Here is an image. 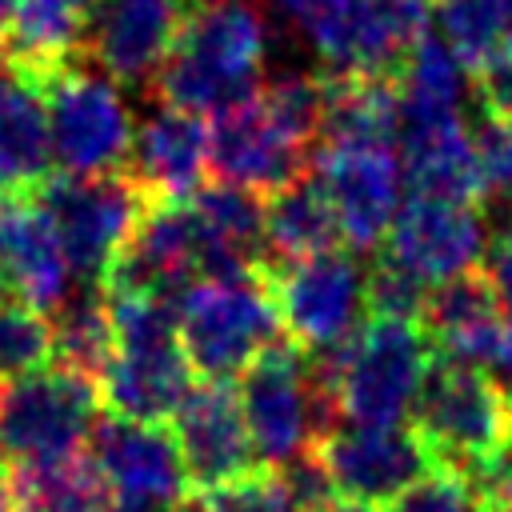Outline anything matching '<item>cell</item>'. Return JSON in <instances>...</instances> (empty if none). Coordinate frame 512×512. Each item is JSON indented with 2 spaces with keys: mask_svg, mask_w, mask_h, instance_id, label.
Wrapping results in <instances>:
<instances>
[{
  "mask_svg": "<svg viewBox=\"0 0 512 512\" xmlns=\"http://www.w3.org/2000/svg\"><path fill=\"white\" fill-rule=\"evenodd\" d=\"M308 364L340 420L404 424L436 364V348L420 320L368 316L348 340L308 352Z\"/></svg>",
  "mask_w": 512,
  "mask_h": 512,
  "instance_id": "1",
  "label": "cell"
},
{
  "mask_svg": "<svg viewBox=\"0 0 512 512\" xmlns=\"http://www.w3.org/2000/svg\"><path fill=\"white\" fill-rule=\"evenodd\" d=\"M268 60V20L252 0H192L168 60L156 72L164 104L220 112L256 92Z\"/></svg>",
  "mask_w": 512,
  "mask_h": 512,
  "instance_id": "2",
  "label": "cell"
},
{
  "mask_svg": "<svg viewBox=\"0 0 512 512\" xmlns=\"http://www.w3.org/2000/svg\"><path fill=\"white\" fill-rule=\"evenodd\" d=\"M176 340L204 380L240 376L268 344L280 340V316L268 272L196 276L176 292Z\"/></svg>",
  "mask_w": 512,
  "mask_h": 512,
  "instance_id": "3",
  "label": "cell"
},
{
  "mask_svg": "<svg viewBox=\"0 0 512 512\" xmlns=\"http://www.w3.org/2000/svg\"><path fill=\"white\" fill-rule=\"evenodd\" d=\"M416 432L436 464L480 476L512 452V396L504 380L484 368L436 360L416 400Z\"/></svg>",
  "mask_w": 512,
  "mask_h": 512,
  "instance_id": "4",
  "label": "cell"
},
{
  "mask_svg": "<svg viewBox=\"0 0 512 512\" xmlns=\"http://www.w3.org/2000/svg\"><path fill=\"white\" fill-rule=\"evenodd\" d=\"M100 420V384L64 364L0 380V460L8 468L84 452Z\"/></svg>",
  "mask_w": 512,
  "mask_h": 512,
  "instance_id": "5",
  "label": "cell"
},
{
  "mask_svg": "<svg viewBox=\"0 0 512 512\" xmlns=\"http://www.w3.org/2000/svg\"><path fill=\"white\" fill-rule=\"evenodd\" d=\"M240 408L256 448V460L276 468L300 452H308L324 432L336 428V404L316 384L308 352L292 340L268 344L240 372Z\"/></svg>",
  "mask_w": 512,
  "mask_h": 512,
  "instance_id": "6",
  "label": "cell"
},
{
  "mask_svg": "<svg viewBox=\"0 0 512 512\" xmlns=\"http://www.w3.org/2000/svg\"><path fill=\"white\" fill-rule=\"evenodd\" d=\"M44 84L52 168L64 176L120 172L132 152V108L108 72L64 64Z\"/></svg>",
  "mask_w": 512,
  "mask_h": 512,
  "instance_id": "7",
  "label": "cell"
},
{
  "mask_svg": "<svg viewBox=\"0 0 512 512\" xmlns=\"http://www.w3.org/2000/svg\"><path fill=\"white\" fill-rule=\"evenodd\" d=\"M312 156V180L332 204L340 240L352 252H372L404 200V164L392 140L320 136Z\"/></svg>",
  "mask_w": 512,
  "mask_h": 512,
  "instance_id": "8",
  "label": "cell"
},
{
  "mask_svg": "<svg viewBox=\"0 0 512 512\" xmlns=\"http://www.w3.org/2000/svg\"><path fill=\"white\" fill-rule=\"evenodd\" d=\"M36 200L44 204V212L68 252L72 276L84 284H104L108 268L124 252V244L148 204L144 192L120 172H104V176H64L60 172L56 180H44Z\"/></svg>",
  "mask_w": 512,
  "mask_h": 512,
  "instance_id": "9",
  "label": "cell"
},
{
  "mask_svg": "<svg viewBox=\"0 0 512 512\" xmlns=\"http://www.w3.org/2000/svg\"><path fill=\"white\" fill-rule=\"evenodd\" d=\"M280 332L304 348L324 352L348 340L368 316V272L352 252H320L268 272Z\"/></svg>",
  "mask_w": 512,
  "mask_h": 512,
  "instance_id": "10",
  "label": "cell"
},
{
  "mask_svg": "<svg viewBox=\"0 0 512 512\" xmlns=\"http://www.w3.org/2000/svg\"><path fill=\"white\" fill-rule=\"evenodd\" d=\"M308 144L296 124H288L260 92H248L220 112H212L208 124V168L216 180L272 196L284 184L304 176Z\"/></svg>",
  "mask_w": 512,
  "mask_h": 512,
  "instance_id": "11",
  "label": "cell"
},
{
  "mask_svg": "<svg viewBox=\"0 0 512 512\" xmlns=\"http://www.w3.org/2000/svg\"><path fill=\"white\" fill-rule=\"evenodd\" d=\"M488 248V224L484 212L472 200H448L412 192L400 200L388 232H384V256L388 264L404 268L420 284L436 288L452 276L476 272Z\"/></svg>",
  "mask_w": 512,
  "mask_h": 512,
  "instance_id": "12",
  "label": "cell"
},
{
  "mask_svg": "<svg viewBox=\"0 0 512 512\" xmlns=\"http://www.w3.org/2000/svg\"><path fill=\"white\" fill-rule=\"evenodd\" d=\"M312 452L320 456L332 492L340 500H360V504H388L400 488H408L436 464L416 424L332 428L312 444Z\"/></svg>",
  "mask_w": 512,
  "mask_h": 512,
  "instance_id": "13",
  "label": "cell"
},
{
  "mask_svg": "<svg viewBox=\"0 0 512 512\" xmlns=\"http://www.w3.org/2000/svg\"><path fill=\"white\" fill-rule=\"evenodd\" d=\"M92 460L124 508H168L188 500V472L164 424L108 412L92 428Z\"/></svg>",
  "mask_w": 512,
  "mask_h": 512,
  "instance_id": "14",
  "label": "cell"
},
{
  "mask_svg": "<svg viewBox=\"0 0 512 512\" xmlns=\"http://www.w3.org/2000/svg\"><path fill=\"white\" fill-rule=\"evenodd\" d=\"M172 440L196 492L220 488L260 464L240 396L228 380H204L188 388V396L172 412Z\"/></svg>",
  "mask_w": 512,
  "mask_h": 512,
  "instance_id": "15",
  "label": "cell"
},
{
  "mask_svg": "<svg viewBox=\"0 0 512 512\" xmlns=\"http://www.w3.org/2000/svg\"><path fill=\"white\" fill-rule=\"evenodd\" d=\"M420 324L440 360L472 364L492 376L512 372V324L496 308L484 272H464L428 292Z\"/></svg>",
  "mask_w": 512,
  "mask_h": 512,
  "instance_id": "16",
  "label": "cell"
},
{
  "mask_svg": "<svg viewBox=\"0 0 512 512\" xmlns=\"http://www.w3.org/2000/svg\"><path fill=\"white\" fill-rule=\"evenodd\" d=\"M192 0H96L88 20V52L120 84H140L168 60Z\"/></svg>",
  "mask_w": 512,
  "mask_h": 512,
  "instance_id": "17",
  "label": "cell"
},
{
  "mask_svg": "<svg viewBox=\"0 0 512 512\" xmlns=\"http://www.w3.org/2000/svg\"><path fill=\"white\" fill-rule=\"evenodd\" d=\"M200 276V228L188 200L144 204L124 252L108 268L100 288H140L176 296Z\"/></svg>",
  "mask_w": 512,
  "mask_h": 512,
  "instance_id": "18",
  "label": "cell"
},
{
  "mask_svg": "<svg viewBox=\"0 0 512 512\" xmlns=\"http://www.w3.org/2000/svg\"><path fill=\"white\" fill-rule=\"evenodd\" d=\"M0 272L16 300L52 312L72 292L68 252L36 200V192H16L0 204Z\"/></svg>",
  "mask_w": 512,
  "mask_h": 512,
  "instance_id": "19",
  "label": "cell"
},
{
  "mask_svg": "<svg viewBox=\"0 0 512 512\" xmlns=\"http://www.w3.org/2000/svg\"><path fill=\"white\" fill-rule=\"evenodd\" d=\"M208 172V124L200 112L160 104L132 132L128 180L144 200H188Z\"/></svg>",
  "mask_w": 512,
  "mask_h": 512,
  "instance_id": "20",
  "label": "cell"
},
{
  "mask_svg": "<svg viewBox=\"0 0 512 512\" xmlns=\"http://www.w3.org/2000/svg\"><path fill=\"white\" fill-rule=\"evenodd\" d=\"M100 400L112 416L164 424L192 388V364L180 340L116 344L108 368L100 372Z\"/></svg>",
  "mask_w": 512,
  "mask_h": 512,
  "instance_id": "21",
  "label": "cell"
},
{
  "mask_svg": "<svg viewBox=\"0 0 512 512\" xmlns=\"http://www.w3.org/2000/svg\"><path fill=\"white\" fill-rule=\"evenodd\" d=\"M192 216L200 228V276H240L264 268V200L260 192L212 180L192 196Z\"/></svg>",
  "mask_w": 512,
  "mask_h": 512,
  "instance_id": "22",
  "label": "cell"
},
{
  "mask_svg": "<svg viewBox=\"0 0 512 512\" xmlns=\"http://www.w3.org/2000/svg\"><path fill=\"white\" fill-rule=\"evenodd\" d=\"M428 32V0H356L328 76H392Z\"/></svg>",
  "mask_w": 512,
  "mask_h": 512,
  "instance_id": "23",
  "label": "cell"
},
{
  "mask_svg": "<svg viewBox=\"0 0 512 512\" xmlns=\"http://www.w3.org/2000/svg\"><path fill=\"white\" fill-rule=\"evenodd\" d=\"M400 164L404 180L416 192L448 196V200H484L480 196V168H476V140L464 124V112L456 116H424V120H400Z\"/></svg>",
  "mask_w": 512,
  "mask_h": 512,
  "instance_id": "24",
  "label": "cell"
},
{
  "mask_svg": "<svg viewBox=\"0 0 512 512\" xmlns=\"http://www.w3.org/2000/svg\"><path fill=\"white\" fill-rule=\"evenodd\" d=\"M52 172L44 84L12 64H0V188L40 192Z\"/></svg>",
  "mask_w": 512,
  "mask_h": 512,
  "instance_id": "25",
  "label": "cell"
},
{
  "mask_svg": "<svg viewBox=\"0 0 512 512\" xmlns=\"http://www.w3.org/2000/svg\"><path fill=\"white\" fill-rule=\"evenodd\" d=\"M88 8L80 0H16L8 32L0 40L4 64L48 80L76 60V48L88 32Z\"/></svg>",
  "mask_w": 512,
  "mask_h": 512,
  "instance_id": "26",
  "label": "cell"
},
{
  "mask_svg": "<svg viewBox=\"0 0 512 512\" xmlns=\"http://www.w3.org/2000/svg\"><path fill=\"white\" fill-rule=\"evenodd\" d=\"M8 472L16 512H116V496L100 464L84 452L44 464H20Z\"/></svg>",
  "mask_w": 512,
  "mask_h": 512,
  "instance_id": "27",
  "label": "cell"
},
{
  "mask_svg": "<svg viewBox=\"0 0 512 512\" xmlns=\"http://www.w3.org/2000/svg\"><path fill=\"white\" fill-rule=\"evenodd\" d=\"M340 244V228L332 216V204L324 200L320 184L312 176H300L268 196L264 204V248L280 264L308 260L320 252H332Z\"/></svg>",
  "mask_w": 512,
  "mask_h": 512,
  "instance_id": "28",
  "label": "cell"
},
{
  "mask_svg": "<svg viewBox=\"0 0 512 512\" xmlns=\"http://www.w3.org/2000/svg\"><path fill=\"white\" fill-rule=\"evenodd\" d=\"M436 36L468 72H488L512 60V0H440Z\"/></svg>",
  "mask_w": 512,
  "mask_h": 512,
  "instance_id": "29",
  "label": "cell"
},
{
  "mask_svg": "<svg viewBox=\"0 0 512 512\" xmlns=\"http://www.w3.org/2000/svg\"><path fill=\"white\" fill-rule=\"evenodd\" d=\"M468 92V68L452 56V48L424 32L420 44L400 64V120H424V116H456L464 112Z\"/></svg>",
  "mask_w": 512,
  "mask_h": 512,
  "instance_id": "30",
  "label": "cell"
},
{
  "mask_svg": "<svg viewBox=\"0 0 512 512\" xmlns=\"http://www.w3.org/2000/svg\"><path fill=\"white\" fill-rule=\"evenodd\" d=\"M48 324H52V360L100 380L116 348L100 284H84L80 292H68L64 304L52 308Z\"/></svg>",
  "mask_w": 512,
  "mask_h": 512,
  "instance_id": "31",
  "label": "cell"
},
{
  "mask_svg": "<svg viewBox=\"0 0 512 512\" xmlns=\"http://www.w3.org/2000/svg\"><path fill=\"white\" fill-rule=\"evenodd\" d=\"M52 360V324L40 308L0 296V380Z\"/></svg>",
  "mask_w": 512,
  "mask_h": 512,
  "instance_id": "32",
  "label": "cell"
},
{
  "mask_svg": "<svg viewBox=\"0 0 512 512\" xmlns=\"http://www.w3.org/2000/svg\"><path fill=\"white\" fill-rule=\"evenodd\" d=\"M384 512H488V500L480 496V484L460 468L432 464L420 480L400 488Z\"/></svg>",
  "mask_w": 512,
  "mask_h": 512,
  "instance_id": "33",
  "label": "cell"
},
{
  "mask_svg": "<svg viewBox=\"0 0 512 512\" xmlns=\"http://www.w3.org/2000/svg\"><path fill=\"white\" fill-rule=\"evenodd\" d=\"M196 504H200V512H300L292 504L284 480L268 464H256L252 472H244L220 488L196 492Z\"/></svg>",
  "mask_w": 512,
  "mask_h": 512,
  "instance_id": "34",
  "label": "cell"
},
{
  "mask_svg": "<svg viewBox=\"0 0 512 512\" xmlns=\"http://www.w3.org/2000/svg\"><path fill=\"white\" fill-rule=\"evenodd\" d=\"M428 284L408 276L404 268L380 260L368 272V316H400V320H420L428 304Z\"/></svg>",
  "mask_w": 512,
  "mask_h": 512,
  "instance_id": "35",
  "label": "cell"
},
{
  "mask_svg": "<svg viewBox=\"0 0 512 512\" xmlns=\"http://www.w3.org/2000/svg\"><path fill=\"white\" fill-rule=\"evenodd\" d=\"M300 32L304 40L312 44V52L328 64L336 44H340V32H344V20L352 12L356 0H272Z\"/></svg>",
  "mask_w": 512,
  "mask_h": 512,
  "instance_id": "36",
  "label": "cell"
},
{
  "mask_svg": "<svg viewBox=\"0 0 512 512\" xmlns=\"http://www.w3.org/2000/svg\"><path fill=\"white\" fill-rule=\"evenodd\" d=\"M476 168H480V196L512 204V124L484 120L476 132Z\"/></svg>",
  "mask_w": 512,
  "mask_h": 512,
  "instance_id": "37",
  "label": "cell"
},
{
  "mask_svg": "<svg viewBox=\"0 0 512 512\" xmlns=\"http://www.w3.org/2000/svg\"><path fill=\"white\" fill-rule=\"evenodd\" d=\"M484 280L496 296V308L504 312V320L512 324V224L504 232H496V240L484 248Z\"/></svg>",
  "mask_w": 512,
  "mask_h": 512,
  "instance_id": "38",
  "label": "cell"
},
{
  "mask_svg": "<svg viewBox=\"0 0 512 512\" xmlns=\"http://www.w3.org/2000/svg\"><path fill=\"white\" fill-rule=\"evenodd\" d=\"M480 104L492 120L512 124V60L480 72Z\"/></svg>",
  "mask_w": 512,
  "mask_h": 512,
  "instance_id": "39",
  "label": "cell"
},
{
  "mask_svg": "<svg viewBox=\"0 0 512 512\" xmlns=\"http://www.w3.org/2000/svg\"><path fill=\"white\" fill-rule=\"evenodd\" d=\"M0 512H16V496H12V472L0 460Z\"/></svg>",
  "mask_w": 512,
  "mask_h": 512,
  "instance_id": "40",
  "label": "cell"
},
{
  "mask_svg": "<svg viewBox=\"0 0 512 512\" xmlns=\"http://www.w3.org/2000/svg\"><path fill=\"white\" fill-rule=\"evenodd\" d=\"M324 512H380V508H376V504H360V500H340V496H336Z\"/></svg>",
  "mask_w": 512,
  "mask_h": 512,
  "instance_id": "41",
  "label": "cell"
},
{
  "mask_svg": "<svg viewBox=\"0 0 512 512\" xmlns=\"http://www.w3.org/2000/svg\"><path fill=\"white\" fill-rule=\"evenodd\" d=\"M12 8H16V0H0V40H4V32H8V20H12Z\"/></svg>",
  "mask_w": 512,
  "mask_h": 512,
  "instance_id": "42",
  "label": "cell"
},
{
  "mask_svg": "<svg viewBox=\"0 0 512 512\" xmlns=\"http://www.w3.org/2000/svg\"><path fill=\"white\" fill-rule=\"evenodd\" d=\"M172 508V504H168ZM168 508H124V504H116V512H168Z\"/></svg>",
  "mask_w": 512,
  "mask_h": 512,
  "instance_id": "43",
  "label": "cell"
},
{
  "mask_svg": "<svg viewBox=\"0 0 512 512\" xmlns=\"http://www.w3.org/2000/svg\"><path fill=\"white\" fill-rule=\"evenodd\" d=\"M504 388H508V396H512V372H508V376H504Z\"/></svg>",
  "mask_w": 512,
  "mask_h": 512,
  "instance_id": "44",
  "label": "cell"
},
{
  "mask_svg": "<svg viewBox=\"0 0 512 512\" xmlns=\"http://www.w3.org/2000/svg\"><path fill=\"white\" fill-rule=\"evenodd\" d=\"M4 288H8V284H4V272H0V296H4Z\"/></svg>",
  "mask_w": 512,
  "mask_h": 512,
  "instance_id": "45",
  "label": "cell"
},
{
  "mask_svg": "<svg viewBox=\"0 0 512 512\" xmlns=\"http://www.w3.org/2000/svg\"><path fill=\"white\" fill-rule=\"evenodd\" d=\"M80 4H84V8H92V4H96V0H80Z\"/></svg>",
  "mask_w": 512,
  "mask_h": 512,
  "instance_id": "46",
  "label": "cell"
}]
</instances>
